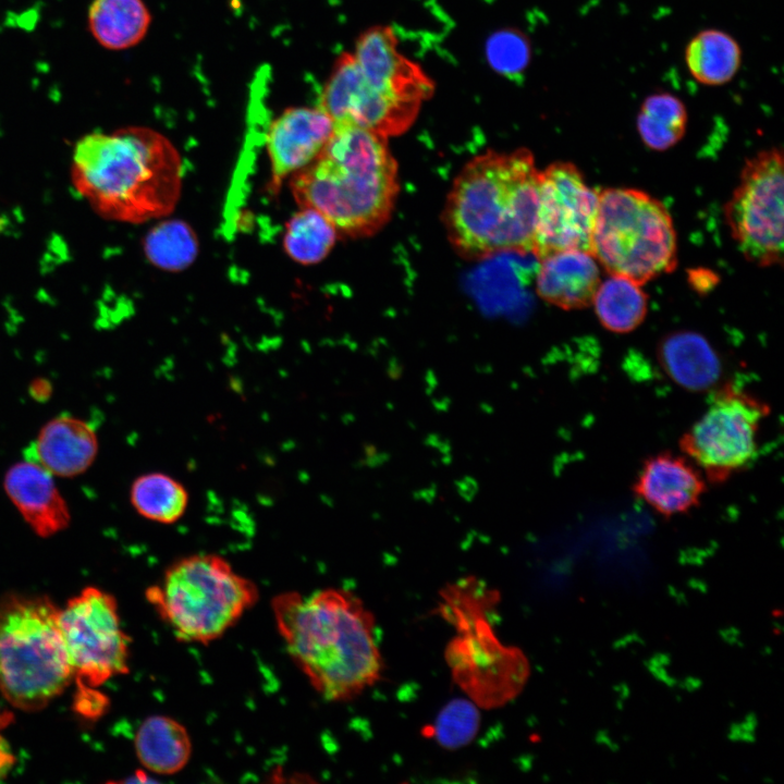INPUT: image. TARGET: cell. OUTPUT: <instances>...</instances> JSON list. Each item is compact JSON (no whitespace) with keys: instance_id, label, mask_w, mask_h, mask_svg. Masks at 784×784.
Returning <instances> with one entry per match:
<instances>
[{"instance_id":"6da1fadb","label":"cell","mask_w":784,"mask_h":784,"mask_svg":"<svg viewBox=\"0 0 784 784\" xmlns=\"http://www.w3.org/2000/svg\"><path fill=\"white\" fill-rule=\"evenodd\" d=\"M270 607L289 657L324 700L350 701L380 678L376 620L352 591H284Z\"/></svg>"},{"instance_id":"7a4b0ae2","label":"cell","mask_w":784,"mask_h":784,"mask_svg":"<svg viewBox=\"0 0 784 784\" xmlns=\"http://www.w3.org/2000/svg\"><path fill=\"white\" fill-rule=\"evenodd\" d=\"M74 189L106 220L144 223L168 216L181 194L183 166L174 145L148 127L93 132L73 149Z\"/></svg>"},{"instance_id":"3957f363","label":"cell","mask_w":784,"mask_h":784,"mask_svg":"<svg viewBox=\"0 0 784 784\" xmlns=\"http://www.w3.org/2000/svg\"><path fill=\"white\" fill-rule=\"evenodd\" d=\"M538 173L527 148L487 150L455 176L443 221L462 257L482 260L502 253H530L538 210Z\"/></svg>"},{"instance_id":"277c9868","label":"cell","mask_w":784,"mask_h":784,"mask_svg":"<svg viewBox=\"0 0 784 784\" xmlns=\"http://www.w3.org/2000/svg\"><path fill=\"white\" fill-rule=\"evenodd\" d=\"M290 186L302 208L319 211L338 233L364 237L381 230L392 216L399 166L387 137L339 124L320 154L293 174Z\"/></svg>"},{"instance_id":"5b68a950","label":"cell","mask_w":784,"mask_h":784,"mask_svg":"<svg viewBox=\"0 0 784 784\" xmlns=\"http://www.w3.org/2000/svg\"><path fill=\"white\" fill-rule=\"evenodd\" d=\"M146 598L177 640L208 645L256 604L259 589L221 555L195 553L171 563Z\"/></svg>"},{"instance_id":"8992f818","label":"cell","mask_w":784,"mask_h":784,"mask_svg":"<svg viewBox=\"0 0 784 784\" xmlns=\"http://www.w3.org/2000/svg\"><path fill=\"white\" fill-rule=\"evenodd\" d=\"M59 612L46 596L0 598V691L23 711L45 708L73 678Z\"/></svg>"},{"instance_id":"52a82bcc","label":"cell","mask_w":784,"mask_h":784,"mask_svg":"<svg viewBox=\"0 0 784 784\" xmlns=\"http://www.w3.org/2000/svg\"><path fill=\"white\" fill-rule=\"evenodd\" d=\"M441 597L440 612L456 629L445 653L454 679L478 707L504 705L524 687L529 666L519 650L504 646L492 630L487 614L498 593L465 578Z\"/></svg>"},{"instance_id":"ba28073f","label":"cell","mask_w":784,"mask_h":784,"mask_svg":"<svg viewBox=\"0 0 784 784\" xmlns=\"http://www.w3.org/2000/svg\"><path fill=\"white\" fill-rule=\"evenodd\" d=\"M590 253L609 274L642 285L676 267L672 217L660 200L644 191L602 189L598 193Z\"/></svg>"},{"instance_id":"9c48e42d","label":"cell","mask_w":784,"mask_h":784,"mask_svg":"<svg viewBox=\"0 0 784 784\" xmlns=\"http://www.w3.org/2000/svg\"><path fill=\"white\" fill-rule=\"evenodd\" d=\"M769 414L764 401L739 384L724 383L683 433L679 448L708 482L724 483L757 458L760 429Z\"/></svg>"},{"instance_id":"30bf717a","label":"cell","mask_w":784,"mask_h":784,"mask_svg":"<svg viewBox=\"0 0 784 784\" xmlns=\"http://www.w3.org/2000/svg\"><path fill=\"white\" fill-rule=\"evenodd\" d=\"M783 154L764 149L747 159L724 206V219L744 257L759 266L783 260Z\"/></svg>"},{"instance_id":"8fae6325","label":"cell","mask_w":784,"mask_h":784,"mask_svg":"<svg viewBox=\"0 0 784 784\" xmlns=\"http://www.w3.org/2000/svg\"><path fill=\"white\" fill-rule=\"evenodd\" d=\"M59 627L81 689H93L128 672L131 638L110 593L85 588L60 609Z\"/></svg>"},{"instance_id":"7c38bea8","label":"cell","mask_w":784,"mask_h":784,"mask_svg":"<svg viewBox=\"0 0 784 784\" xmlns=\"http://www.w3.org/2000/svg\"><path fill=\"white\" fill-rule=\"evenodd\" d=\"M598 193L572 162L556 161L538 173V210L531 255L590 252Z\"/></svg>"},{"instance_id":"4fadbf2b","label":"cell","mask_w":784,"mask_h":784,"mask_svg":"<svg viewBox=\"0 0 784 784\" xmlns=\"http://www.w3.org/2000/svg\"><path fill=\"white\" fill-rule=\"evenodd\" d=\"M353 56L369 86L389 98L420 107L433 94V82L399 52L390 26L368 28L357 39Z\"/></svg>"},{"instance_id":"5bb4252c","label":"cell","mask_w":784,"mask_h":784,"mask_svg":"<svg viewBox=\"0 0 784 784\" xmlns=\"http://www.w3.org/2000/svg\"><path fill=\"white\" fill-rule=\"evenodd\" d=\"M333 127L331 118L318 106L292 107L271 121L266 147L272 185L279 187L287 175L308 166L327 144Z\"/></svg>"},{"instance_id":"9a60e30c","label":"cell","mask_w":784,"mask_h":784,"mask_svg":"<svg viewBox=\"0 0 784 784\" xmlns=\"http://www.w3.org/2000/svg\"><path fill=\"white\" fill-rule=\"evenodd\" d=\"M632 489L656 513L672 517L700 504L707 480L687 456L661 452L644 461Z\"/></svg>"},{"instance_id":"2e32d148","label":"cell","mask_w":784,"mask_h":784,"mask_svg":"<svg viewBox=\"0 0 784 784\" xmlns=\"http://www.w3.org/2000/svg\"><path fill=\"white\" fill-rule=\"evenodd\" d=\"M49 471L24 458L3 477V490L27 526L39 537H51L70 525L69 504Z\"/></svg>"},{"instance_id":"e0dca14e","label":"cell","mask_w":784,"mask_h":784,"mask_svg":"<svg viewBox=\"0 0 784 784\" xmlns=\"http://www.w3.org/2000/svg\"><path fill=\"white\" fill-rule=\"evenodd\" d=\"M98 449L97 431L91 424L71 414H60L42 425L26 449L25 458L53 477L73 478L90 468Z\"/></svg>"},{"instance_id":"ac0fdd59","label":"cell","mask_w":784,"mask_h":784,"mask_svg":"<svg viewBox=\"0 0 784 784\" xmlns=\"http://www.w3.org/2000/svg\"><path fill=\"white\" fill-rule=\"evenodd\" d=\"M538 261L536 292L543 301L565 310L591 305L601 279L599 264L590 252L560 250Z\"/></svg>"},{"instance_id":"d6986e66","label":"cell","mask_w":784,"mask_h":784,"mask_svg":"<svg viewBox=\"0 0 784 784\" xmlns=\"http://www.w3.org/2000/svg\"><path fill=\"white\" fill-rule=\"evenodd\" d=\"M657 357L665 375L689 392L713 389L722 375L718 353L695 331H675L663 336L657 347Z\"/></svg>"},{"instance_id":"ffe728a7","label":"cell","mask_w":784,"mask_h":784,"mask_svg":"<svg viewBox=\"0 0 784 784\" xmlns=\"http://www.w3.org/2000/svg\"><path fill=\"white\" fill-rule=\"evenodd\" d=\"M136 756L148 771L158 775H173L182 771L192 758L193 743L187 728L170 715L146 718L136 731Z\"/></svg>"},{"instance_id":"44dd1931","label":"cell","mask_w":784,"mask_h":784,"mask_svg":"<svg viewBox=\"0 0 784 784\" xmlns=\"http://www.w3.org/2000/svg\"><path fill=\"white\" fill-rule=\"evenodd\" d=\"M88 29L95 40L110 50L137 45L150 25L143 0H94L88 9Z\"/></svg>"},{"instance_id":"7402d4cb","label":"cell","mask_w":784,"mask_h":784,"mask_svg":"<svg viewBox=\"0 0 784 784\" xmlns=\"http://www.w3.org/2000/svg\"><path fill=\"white\" fill-rule=\"evenodd\" d=\"M684 60L689 74L706 86H722L731 82L742 65V49L728 33L707 28L687 44Z\"/></svg>"},{"instance_id":"603a6c76","label":"cell","mask_w":784,"mask_h":784,"mask_svg":"<svg viewBox=\"0 0 784 784\" xmlns=\"http://www.w3.org/2000/svg\"><path fill=\"white\" fill-rule=\"evenodd\" d=\"M591 305L604 329L614 333H628L645 320L648 296L635 281L610 274L600 282Z\"/></svg>"},{"instance_id":"cb8c5ba5","label":"cell","mask_w":784,"mask_h":784,"mask_svg":"<svg viewBox=\"0 0 784 784\" xmlns=\"http://www.w3.org/2000/svg\"><path fill=\"white\" fill-rule=\"evenodd\" d=\"M688 113L684 101L667 91L647 96L637 114L636 127L646 147L664 151L685 135Z\"/></svg>"},{"instance_id":"d4e9b609","label":"cell","mask_w":784,"mask_h":784,"mask_svg":"<svg viewBox=\"0 0 784 784\" xmlns=\"http://www.w3.org/2000/svg\"><path fill=\"white\" fill-rule=\"evenodd\" d=\"M130 501L144 518L173 524L185 514L189 494L184 485L172 476L151 471L134 479L130 488Z\"/></svg>"},{"instance_id":"484cf974","label":"cell","mask_w":784,"mask_h":784,"mask_svg":"<svg viewBox=\"0 0 784 784\" xmlns=\"http://www.w3.org/2000/svg\"><path fill=\"white\" fill-rule=\"evenodd\" d=\"M143 248L147 259L159 269L179 271L195 260L198 240L186 222L170 219L147 232Z\"/></svg>"},{"instance_id":"4316f807","label":"cell","mask_w":784,"mask_h":784,"mask_svg":"<svg viewBox=\"0 0 784 784\" xmlns=\"http://www.w3.org/2000/svg\"><path fill=\"white\" fill-rule=\"evenodd\" d=\"M338 231L319 211L302 208L286 225L284 248L297 262L310 265L321 261L333 247Z\"/></svg>"},{"instance_id":"83f0119b","label":"cell","mask_w":784,"mask_h":784,"mask_svg":"<svg viewBox=\"0 0 784 784\" xmlns=\"http://www.w3.org/2000/svg\"><path fill=\"white\" fill-rule=\"evenodd\" d=\"M474 703L466 699H455L441 710L430 732L441 746L457 749L476 736L480 715L478 706Z\"/></svg>"},{"instance_id":"f1b7e54d","label":"cell","mask_w":784,"mask_h":784,"mask_svg":"<svg viewBox=\"0 0 784 784\" xmlns=\"http://www.w3.org/2000/svg\"><path fill=\"white\" fill-rule=\"evenodd\" d=\"M486 53L494 71L509 78H515L528 66L531 46L525 34L509 27L493 33L488 38Z\"/></svg>"},{"instance_id":"f546056e","label":"cell","mask_w":784,"mask_h":784,"mask_svg":"<svg viewBox=\"0 0 784 784\" xmlns=\"http://www.w3.org/2000/svg\"><path fill=\"white\" fill-rule=\"evenodd\" d=\"M50 392L51 388L49 382H45L44 380H36L30 388V393L35 400H45L50 395Z\"/></svg>"},{"instance_id":"4dcf8cb0","label":"cell","mask_w":784,"mask_h":784,"mask_svg":"<svg viewBox=\"0 0 784 784\" xmlns=\"http://www.w3.org/2000/svg\"><path fill=\"white\" fill-rule=\"evenodd\" d=\"M11 757L7 749L3 748L1 738H0V774L4 773V771L10 765Z\"/></svg>"}]
</instances>
